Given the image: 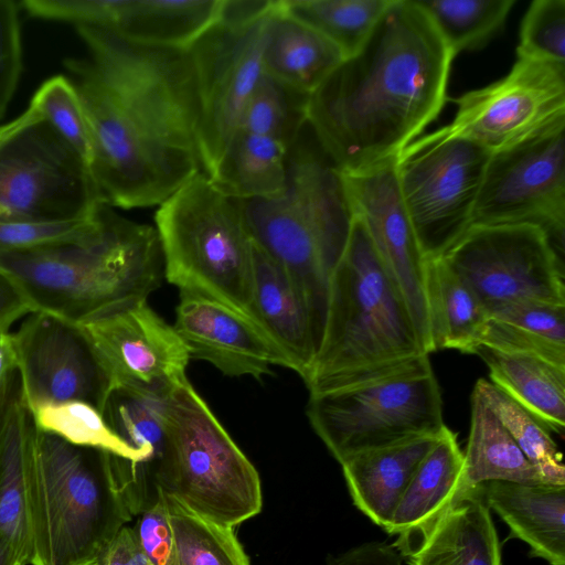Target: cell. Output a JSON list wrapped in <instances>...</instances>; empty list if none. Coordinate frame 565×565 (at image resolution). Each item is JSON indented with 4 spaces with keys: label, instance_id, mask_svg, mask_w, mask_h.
<instances>
[{
    "label": "cell",
    "instance_id": "cell-1",
    "mask_svg": "<svg viewBox=\"0 0 565 565\" xmlns=\"http://www.w3.org/2000/svg\"><path fill=\"white\" fill-rule=\"evenodd\" d=\"M76 28L90 58L65 65L76 78L89 130V171L102 200L121 209L159 206L203 171L190 54Z\"/></svg>",
    "mask_w": 565,
    "mask_h": 565
},
{
    "label": "cell",
    "instance_id": "cell-2",
    "mask_svg": "<svg viewBox=\"0 0 565 565\" xmlns=\"http://www.w3.org/2000/svg\"><path fill=\"white\" fill-rule=\"evenodd\" d=\"M452 60L415 0H392L307 100V121L339 170H362L415 140L444 107Z\"/></svg>",
    "mask_w": 565,
    "mask_h": 565
},
{
    "label": "cell",
    "instance_id": "cell-3",
    "mask_svg": "<svg viewBox=\"0 0 565 565\" xmlns=\"http://www.w3.org/2000/svg\"><path fill=\"white\" fill-rule=\"evenodd\" d=\"M30 452L31 565H98L107 544L148 499L136 465L74 446L38 429L33 420Z\"/></svg>",
    "mask_w": 565,
    "mask_h": 565
},
{
    "label": "cell",
    "instance_id": "cell-4",
    "mask_svg": "<svg viewBox=\"0 0 565 565\" xmlns=\"http://www.w3.org/2000/svg\"><path fill=\"white\" fill-rule=\"evenodd\" d=\"M163 275L156 228L103 204L98 228L86 239L0 252V276L31 311L82 323L148 299Z\"/></svg>",
    "mask_w": 565,
    "mask_h": 565
},
{
    "label": "cell",
    "instance_id": "cell-5",
    "mask_svg": "<svg viewBox=\"0 0 565 565\" xmlns=\"http://www.w3.org/2000/svg\"><path fill=\"white\" fill-rule=\"evenodd\" d=\"M425 353L409 310L355 215L329 282L322 340L303 377L310 394Z\"/></svg>",
    "mask_w": 565,
    "mask_h": 565
},
{
    "label": "cell",
    "instance_id": "cell-6",
    "mask_svg": "<svg viewBox=\"0 0 565 565\" xmlns=\"http://www.w3.org/2000/svg\"><path fill=\"white\" fill-rule=\"evenodd\" d=\"M167 280L252 317L254 243L239 202L203 171L156 213Z\"/></svg>",
    "mask_w": 565,
    "mask_h": 565
},
{
    "label": "cell",
    "instance_id": "cell-7",
    "mask_svg": "<svg viewBox=\"0 0 565 565\" xmlns=\"http://www.w3.org/2000/svg\"><path fill=\"white\" fill-rule=\"evenodd\" d=\"M149 475L154 489L225 526L262 510L257 470L189 381L168 398L164 444Z\"/></svg>",
    "mask_w": 565,
    "mask_h": 565
},
{
    "label": "cell",
    "instance_id": "cell-8",
    "mask_svg": "<svg viewBox=\"0 0 565 565\" xmlns=\"http://www.w3.org/2000/svg\"><path fill=\"white\" fill-rule=\"evenodd\" d=\"M307 416L339 463L446 426L428 355L310 394Z\"/></svg>",
    "mask_w": 565,
    "mask_h": 565
},
{
    "label": "cell",
    "instance_id": "cell-9",
    "mask_svg": "<svg viewBox=\"0 0 565 565\" xmlns=\"http://www.w3.org/2000/svg\"><path fill=\"white\" fill-rule=\"evenodd\" d=\"M278 0H223L217 20L186 50L200 104L199 152L207 175L259 84L268 20Z\"/></svg>",
    "mask_w": 565,
    "mask_h": 565
},
{
    "label": "cell",
    "instance_id": "cell-10",
    "mask_svg": "<svg viewBox=\"0 0 565 565\" xmlns=\"http://www.w3.org/2000/svg\"><path fill=\"white\" fill-rule=\"evenodd\" d=\"M491 152L443 127L396 156L401 195L426 259L441 257L472 225Z\"/></svg>",
    "mask_w": 565,
    "mask_h": 565
},
{
    "label": "cell",
    "instance_id": "cell-11",
    "mask_svg": "<svg viewBox=\"0 0 565 565\" xmlns=\"http://www.w3.org/2000/svg\"><path fill=\"white\" fill-rule=\"evenodd\" d=\"M102 204L86 162L38 113L0 141L1 221H75Z\"/></svg>",
    "mask_w": 565,
    "mask_h": 565
},
{
    "label": "cell",
    "instance_id": "cell-12",
    "mask_svg": "<svg viewBox=\"0 0 565 565\" xmlns=\"http://www.w3.org/2000/svg\"><path fill=\"white\" fill-rule=\"evenodd\" d=\"M441 258L487 311L515 301L565 305L563 257L539 225L472 224Z\"/></svg>",
    "mask_w": 565,
    "mask_h": 565
},
{
    "label": "cell",
    "instance_id": "cell-13",
    "mask_svg": "<svg viewBox=\"0 0 565 565\" xmlns=\"http://www.w3.org/2000/svg\"><path fill=\"white\" fill-rule=\"evenodd\" d=\"M531 223L563 254L565 228V122L491 153L472 224Z\"/></svg>",
    "mask_w": 565,
    "mask_h": 565
},
{
    "label": "cell",
    "instance_id": "cell-14",
    "mask_svg": "<svg viewBox=\"0 0 565 565\" xmlns=\"http://www.w3.org/2000/svg\"><path fill=\"white\" fill-rule=\"evenodd\" d=\"M454 102L450 135L507 149L565 122V64L518 57L503 78Z\"/></svg>",
    "mask_w": 565,
    "mask_h": 565
},
{
    "label": "cell",
    "instance_id": "cell-15",
    "mask_svg": "<svg viewBox=\"0 0 565 565\" xmlns=\"http://www.w3.org/2000/svg\"><path fill=\"white\" fill-rule=\"evenodd\" d=\"M108 382L124 388L168 397L188 381L191 359L173 326L148 303L137 300L77 324Z\"/></svg>",
    "mask_w": 565,
    "mask_h": 565
},
{
    "label": "cell",
    "instance_id": "cell-16",
    "mask_svg": "<svg viewBox=\"0 0 565 565\" xmlns=\"http://www.w3.org/2000/svg\"><path fill=\"white\" fill-rule=\"evenodd\" d=\"M396 156L359 171L341 173L352 215L363 222L409 310L422 347L429 355L433 348L425 297L427 259L401 195Z\"/></svg>",
    "mask_w": 565,
    "mask_h": 565
},
{
    "label": "cell",
    "instance_id": "cell-17",
    "mask_svg": "<svg viewBox=\"0 0 565 565\" xmlns=\"http://www.w3.org/2000/svg\"><path fill=\"white\" fill-rule=\"evenodd\" d=\"M12 339L20 393L29 411L82 401L102 412L109 385L76 323L33 311L21 319Z\"/></svg>",
    "mask_w": 565,
    "mask_h": 565
},
{
    "label": "cell",
    "instance_id": "cell-18",
    "mask_svg": "<svg viewBox=\"0 0 565 565\" xmlns=\"http://www.w3.org/2000/svg\"><path fill=\"white\" fill-rule=\"evenodd\" d=\"M173 327L191 358L227 376L259 380L273 365L292 370L287 355L253 319L211 297L180 291Z\"/></svg>",
    "mask_w": 565,
    "mask_h": 565
},
{
    "label": "cell",
    "instance_id": "cell-19",
    "mask_svg": "<svg viewBox=\"0 0 565 565\" xmlns=\"http://www.w3.org/2000/svg\"><path fill=\"white\" fill-rule=\"evenodd\" d=\"M468 488L463 484V455L447 426L424 457L384 530L397 536L393 544L408 556L438 520Z\"/></svg>",
    "mask_w": 565,
    "mask_h": 565
},
{
    "label": "cell",
    "instance_id": "cell-20",
    "mask_svg": "<svg viewBox=\"0 0 565 565\" xmlns=\"http://www.w3.org/2000/svg\"><path fill=\"white\" fill-rule=\"evenodd\" d=\"M250 310L303 379L318 350L308 308L286 271L255 244Z\"/></svg>",
    "mask_w": 565,
    "mask_h": 565
},
{
    "label": "cell",
    "instance_id": "cell-21",
    "mask_svg": "<svg viewBox=\"0 0 565 565\" xmlns=\"http://www.w3.org/2000/svg\"><path fill=\"white\" fill-rule=\"evenodd\" d=\"M479 488L488 508L532 556L565 565V484L488 481Z\"/></svg>",
    "mask_w": 565,
    "mask_h": 565
},
{
    "label": "cell",
    "instance_id": "cell-22",
    "mask_svg": "<svg viewBox=\"0 0 565 565\" xmlns=\"http://www.w3.org/2000/svg\"><path fill=\"white\" fill-rule=\"evenodd\" d=\"M31 428L18 381L0 413V535L22 553L28 565L34 554Z\"/></svg>",
    "mask_w": 565,
    "mask_h": 565
},
{
    "label": "cell",
    "instance_id": "cell-23",
    "mask_svg": "<svg viewBox=\"0 0 565 565\" xmlns=\"http://www.w3.org/2000/svg\"><path fill=\"white\" fill-rule=\"evenodd\" d=\"M439 434L366 450L341 462L354 505L384 529Z\"/></svg>",
    "mask_w": 565,
    "mask_h": 565
},
{
    "label": "cell",
    "instance_id": "cell-24",
    "mask_svg": "<svg viewBox=\"0 0 565 565\" xmlns=\"http://www.w3.org/2000/svg\"><path fill=\"white\" fill-rule=\"evenodd\" d=\"M409 565H501V550L479 486L466 489L407 556Z\"/></svg>",
    "mask_w": 565,
    "mask_h": 565
},
{
    "label": "cell",
    "instance_id": "cell-25",
    "mask_svg": "<svg viewBox=\"0 0 565 565\" xmlns=\"http://www.w3.org/2000/svg\"><path fill=\"white\" fill-rule=\"evenodd\" d=\"M343 60L329 40L288 14L278 0L266 28L262 58L265 75L309 96Z\"/></svg>",
    "mask_w": 565,
    "mask_h": 565
},
{
    "label": "cell",
    "instance_id": "cell-26",
    "mask_svg": "<svg viewBox=\"0 0 565 565\" xmlns=\"http://www.w3.org/2000/svg\"><path fill=\"white\" fill-rule=\"evenodd\" d=\"M491 383L533 415L550 433L565 429V366L535 355L476 347Z\"/></svg>",
    "mask_w": 565,
    "mask_h": 565
},
{
    "label": "cell",
    "instance_id": "cell-27",
    "mask_svg": "<svg viewBox=\"0 0 565 565\" xmlns=\"http://www.w3.org/2000/svg\"><path fill=\"white\" fill-rule=\"evenodd\" d=\"M425 297L433 352L450 349L473 354L488 311L441 257L426 262Z\"/></svg>",
    "mask_w": 565,
    "mask_h": 565
},
{
    "label": "cell",
    "instance_id": "cell-28",
    "mask_svg": "<svg viewBox=\"0 0 565 565\" xmlns=\"http://www.w3.org/2000/svg\"><path fill=\"white\" fill-rule=\"evenodd\" d=\"M292 141L237 128L209 178L235 199L279 195L285 189L286 160Z\"/></svg>",
    "mask_w": 565,
    "mask_h": 565
},
{
    "label": "cell",
    "instance_id": "cell-29",
    "mask_svg": "<svg viewBox=\"0 0 565 565\" xmlns=\"http://www.w3.org/2000/svg\"><path fill=\"white\" fill-rule=\"evenodd\" d=\"M223 0H120L111 32L143 45L188 49L218 18Z\"/></svg>",
    "mask_w": 565,
    "mask_h": 565
},
{
    "label": "cell",
    "instance_id": "cell-30",
    "mask_svg": "<svg viewBox=\"0 0 565 565\" xmlns=\"http://www.w3.org/2000/svg\"><path fill=\"white\" fill-rule=\"evenodd\" d=\"M478 345L565 366V305L515 301L495 307L488 311Z\"/></svg>",
    "mask_w": 565,
    "mask_h": 565
},
{
    "label": "cell",
    "instance_id": "cell-31",
    "mask_svg": "<svg viewBox=\"0 0 565 565\" xmlns=\"http://www.w3.org/2000/svg\"><path fill=\"white\" fill-rule=\"evenodd\" d=\"M470 402V431L462 452L465 487L488 481L541 483L537 471L475 390Z\"/></svg>",
    "mask_w": 565,
    "mask_h": 565
},
{
    "label": "cell",
    "instance_id": "cell-32",
    "mask_svg": "<svg viewBox=\"0 0 565 565\" xmlns=\"http://www.w3.org/2000/svg\"><path fill=\"white\" fill-rule=\"evenodd\" d=\"M391 1L281 0V7L323 35L347 58L363 46Z\"/></svg>",
    "mask_w": 565,
    "mask_h": 565
},
{
    "label": "cell",
    "instance_id": "cell-33",
    "mask_svg": "<svg viewBox=\"0 0 565 565\" xmlns=\"http://www.w3.org/2000/svg\"><path fill=\"white\" fill-rule=\"evenodd\" d=\"M455 57L486 46L499 34L515 0H415Z\"/></svg>",
    "mask_w": 565,
    "mask_h": 565
},
{
    "label": "cell",
    "instance_id": "cell-34",
    "mask_svg": "<svg viewBox=\"0 0 565 565\" xmlns=\"http://www.w3.org/2000/svg\"><path fill=\"white\" fill-rule=\"evenodd\" d=\"M509 431L537 471L542 482L565 484L562 452L550 431L526 409L491 382L480 379L473 388Z\"/></svg>",
    "mask_w": 565,
    "mask_h": 565
},
{
    "label": "cell",
    "instance_id": "cell-35",
    "mask_svg": "<svg viewBox=\"0 0 565 565\" xmlns=\"http://www.w3.org/2000/svg\"><path fill=\"white\" fill-rule=\"evenodd\" d=\"M166 498L177 565H250L233 529L205 519Z\"/></svg>",
    "mask_w": 565,
    "mask_h": 565
},
{
    "label": "cell",
    "instance_id": "cell-36",
    "mask_svg": "<svg viewBox=\"0 0 565 565\" xmlns=\"http://www.w3.org/2000/svg\"><path fill=\"white\" fill-rule=\"evenodd\" d=\"M34 426L65 441L146 466L141 452L125 443L107 424L102 412L82 401L46 404L29 411Z\"/></svg>",
    "mask_w": 565,
    "mask_h": 565
},
{
    "label": "cell",
    "instance_id": "cell-37",
    "mask_svg": "<svg viewBox=\"0 0 565 565\" xmlns=\"http://www.w3.org/2000/svg\"><path fill=\"white\" fill-rule=\"evenodd\" d=\"M169 396L158 397L114 388L108 392L102 408L109 427L142 454L148 471L163 448Z\"/></svg>",
    "mask_w": 565,
    "mask_h": 565
},
{
    "label": "cell",
    "instance_id": "cell-38",
    "mask_svg": "<svg viewBox=\"0 0 565 565\" xmlns=\"http://www.w3.org/2000/svg\"><path fill=\"white\" fill-rule=\"evenodd\" d=\"M30 106L89 168V130L75 84L64 75L53 76L39 87Z\"/></svg>",
    "mask_w": 565,
    "mask_h": 565
},
{
    "label": "cell",
    "instance_id": "cell-39",
    "mask_svg": "<svg viewBox=\"0 0 565 565\" xmlns=\"http://www.w3.org/2000/svg\"><path fill=\"white\" fill-rule=\"evenodd\" d=\"M519 58L565 64V0H534L525 12Z\"/></svg>",
    "mask_w": 565,
    "mask_h": 565
},
{
    "label": "cell",
    "instance_id": "cell-40",
    "mask_svg": "<svg viewBox=\"0 0 565 565\" xmlns=\"http://www.w3.org/2000/svg\"><path fill=\"white\" fill-rule=\"evenodd\" d=\"M102 205L93 215L75 221L13 222L0 220V252L84 241L98 228L102 220Z\"/></svg>",
    "mask_w": 565,
    "mask_h": 565
},
{
    "label": "cell",
    "instance_id": "cell-41",
    "mask_svg": "<svg viewBox=\"0 0 565 565\" xmlns=\"http://www.w3.org/2000/svg\"><path fill=\"white\" fill-rule=\"evenodd\" d=\"M154 489V488H153ZM130 525L135 539L151 565H177L174 536L163 493L154 489Z\"/></svg>",
    "mask_w": 565,
    "mask_h": 565
},
{
    "label": "cell",
    "instance_id": "cell-42",
    "mask_svg": "<svg viewBox=\"0 0 565 565\" xmlns=\"http://www.w3.org/2000/svg\"><path fill=\"white\" fill-rule=\"evenodd\" d=\"M22 71V43L18 4L0 0V118L17 89Z\"/></svg>",
    "mask_w": 565,
    "mask_h": 565
},
{
    "label": "cell",
    "instance_id": "cell-43",
    "mask_svg": "<svg viewBox=\"0 0 565 565\" xmlns=\"http://www.w3.org/2000/svg\"><path fill=\"white\" fill-rule=\"evenodd\" d=\"M326 565H404V558L393 544L374 541L329 556Z\"/></svg>",
    "mask_w": 565,
    "mask_h": 565
},
{
    "label": "cell",
    "instance_id": "cell-44",
    "mask_svg": "<svg viewBox=\"0 0 565 565\" xmlns=\"http://www.w3.org/2000/svg\"><path fill=\"white\" fill-rule=\"evenodd\" d=\"M98 565H151L139 547L131 526H122L107 544Z\"/></svg>",
    "mask_w": 565,
    "mask_h": 565
},
{
    "label": "cell",
    "instance_id": "cell-45",
    "mask_svg": "<svg viewBox=\"0 0 565 565\" xmlns=\"http://www.w3.org/2000/svg\"><path fill=\"white\" fill-rule=\"evenodd\" d=\"M18 361L10 328L0 324V413L18 383Z\"/></svg>",
    "mask_w": 565,
    "mask_h": 565
},
{
    "label": "cell",
    "instance_id": "cell-46",
    "mask_svg": "<svg viewBox=\"0 0 565 565\" xmlns=\"http://www.w3.org/2000/svg\"><path fill=\"white\" fill-rule=\"evenodd\" d=\"M30 312V307L21 296L0 276V324L11 329Z\"/></svg>",
    "mask_w": 565,
    "mask_h": 565
},
{
    "label": "cell",
    "instance_id": "cell-47",
    "mask_svg": "<svg viewBox=\"0 0 565 565\" xmlns=\"http://www.w3.org/2000/svg\"><path fill=\"white\" fill-rule=\"evenodd\" d=\"M0 565H28L22 553L2 535H0Z\"/></svg>",
    "mask_w": 565,
    "mask_h": 565
},
{
    "label": "cell",
    "instance_id": "cell-48",
    "mask_svg": "<svg viewBox=\"0 0 565 565\" xmlns=\"http://www.w3.org/2000/svg\"><path fill=\"white\" fill-rule=\"evenodd\" d=\"M36 115V111L29 106V108L21 114L15 119L9 121L8 124L0 125V141L3 140L7 136L15 131L18 128H20L22 125L28 122L30 119H32Z\"/></svg>",
    "mask_w": 565,
    "mask_h": 565
}]
</instances>
